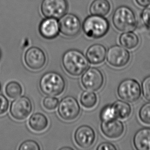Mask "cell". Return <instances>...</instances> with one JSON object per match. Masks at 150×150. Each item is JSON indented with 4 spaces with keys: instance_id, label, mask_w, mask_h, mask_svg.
I'll return each mask as SVG.
<instances>
[{
    "instance_id": "obj_23",
    "label": "cell",
    "mask_w": 150,
    "mask_h": 150,
    "mask_svg": "<svg viewBox=\"0 0 150 150\" xmlns=\"http://www.w3.org/2000/svg\"><path fill=\"white\" fill-rule=\"evenodd\" d=\"M23 89L20 83L15 81H10L5 87V93L8 98L16 99L22 94Z\"/></svg>"
},
{
    "instance_id": "obj_14",
    "label": "cell",
    "mask_w": 150,
    "mask_h": 150,
    "mask_svg": "<svg viewBox=\"0 0 150 150\" xmlns=\"http://www.w3.org/2000/svg\"><path fill=\"white\" fill-rule=\"evenodd\" d=\"M101 132L108 138L116 139L124 133V124L119 120L114 119L109 121H102L100 125Z\"/></svg>"
},
{
    "instance_id": "obj_30",
    "label": "cell",
    "mask_w": 150,
    "mask_h": 150,
    "mask_svg": "<svg viewBox=\"0 0 150 150\" xmlns=\"http://www.w3.org/2000/svg\"><path fill=\"white\" fill-rule=\"evenodd\" d=\"M9 107V102L7 98L0 94V115L5 113Z\"/></svg>"
},
{
    "instance_id": "obj_10",
    "label": "cell",
    "mask_w": 150,
    "mask_h": 150,
    "mask_svg": "<svg viewBox=\"0 0 150 150\" xmlns=\"http://www.w3.org/2000/svg\"><path fill=\"white\" fill-rule=\"evenodd\" d=\"M81 82L86 89L96 91L99 90L103 86L104 77L100 70L92 67L86 70L81 76Z\"/></svg>"
},
{
    "instance_id": "obj_2",
    "label": "cell",
    "mask_w": 150,
    "mask_h": 150,
    "mask_svg": "<svg viewBox=\"0 0 150 150\" xmlns=\"http://www.w3.org/2000/svg\"><path fill=\"white\" fill-rule=\"evenodd\" d=\"M41 91L46 96H57L64 91L65 79L56 72H48L42 76L39 82Z\"/></svg>"
},
{
    "instance_id": "obj_31",
    "label": "cell",
    "mask_w": 150,
    "mask_h": 150,
    "mask_svg": "<svg viewBox=\"0 0 150 150\" xmlns=\"http://www.w3.org/2000/svg\"><path fill=\"white\" fill-rule=\"evenodd\" d=\"M98 150H116L117 148L111 143L104 142L101 143L96 148Z\"/></svg>"
},
{
    "instance_id": "obj_8",
    "label": "cell",
    "mask_w": 150,
    "mask_h": 150,
    "mask_svg": "<svg viewBox=\"0 0 150 150\" xmlns=\"http://www.w3.org/2000/svg\"><path fill=\"white\" fill-rule=\"evenodd\" d=\"M41 11L46 18H61L68 9L66 0H43Z\"/></svg>"
},
{
    "instance_id": "obj_3",
    "label": "cell",
    "mask_w": 150,
    "mask_h": 150,
    "mask_svg": "<svg viewBox=\"0 0 150 150\" xmlns=\"http://www.w3.org/2000/svg\"><path fill=\"white\" fill-rule=\"evenodd\" d=\"M112 22L115 28L122 32L132 31L137 26L135 14L131 8L126 6H120L115 10Z\"/></svg>"
},
{
    "instance_id": "obj_15",
    "label": "cell",
    "mask_w": 150,
    "mask_h": 150,
    "mask_svg": "<svg viewBox=\"0 0 150 150\" xmlns=\"http://www.w3.org/2000/svg\"><path fill=\"white\" fill-rule=\"evenodd\" d=\"M39 30L41 36L44 39H54L59 33V22L57 18H46L41 22Z\"/></svg>"
},
{
    "instance_id": "obj_19",
    "label": "cell",
    "mask_w": 150,
    "mask_h": 150,
    "mask_svg": "<svg viewBox=\"0 0 150 150\" xmlns=\"http://www.w3.org/2000/svg\"><path fill=\"white\" fill-rule=\"evenodd\" d=\"M111 8L108 0H94L90 7V12L93 15L105 16L109 13Z\"/></svg>"
},
{
    "instance_id": "obj_27",
    "label": "cell",
    "mask_w": 150,
    "mask_h": 150,
    "mask_svg": "<svg viewBox=\"0 0 150 150\" xmlns=\"http://www.w3.org/2000/svg\"><path fill=\"white\" fill-rule=\"evenodd\" d=\"M19 150H40V146L35 141L28 140L21 144L18 148Z\"/></svg>"
},
{
    "instance_id": "obj_20",
    "label": "cell",
    "mask_w": 150,
    "mask_h": 150,
    "mask_svg": "<svg viewBox=\"0 0 150 150\" xmlns=\"http://www.w3.org/2000/svg\"><path fill=\"white\" fill-rule=\"evenodd\" d=\"M111 105L116 118L125 120L131 115L132 111L131 107L126 101L118 100L115 101Z\"/></svg>"
},
{
    "instance_id": "obj_32",
    "label": "cell",
    "mask_w": 150,
    "mask_h": 150,
    "mask_svg": "<svg viewBox=\"0 0 150 150\" xmlns=\"http://www.w3.org/2000/svg\"><path fill=\"white\" fill-rule=\"evenodd\" d=\"M137 4L142 7H146L150 4V0H135Z\"/></svg>"
},
{
    "instance_id": "obj_1",
    "label": "cell",
    "mask_w": 150,
    "mask_h": 150,
    "mask_svg": "<svg viewBox=\"0 0 150 150\" xmlns=\"http://www.w3.org/2000/svg\"><path fill=\"white\" fill-rule=\"evenodd\" d=\"M63 67L66 71L73 76H79L88 69L89 62L81 51L70 49L63 54Z\"/></svg>"
},
{
    "instance_id": "obj_29",
    "label": "cell",
    "mask_w": 150,
    "mask_h": 150,
    "mask_svg": "<svg viewBox=\"0 0 150 150\" xmlns=\"http://www.w3.org/2000/svg\"><path fill=\"white\" fill-rule=\"evenodd\" d=\"M141 18L145 26L150 28V4L146 6L144 9L142 10Z\"/></svg>"
},
{
    "instance_id": "obj_6",
    "label": "cell",
    "mask_w": 150,
    "mask_h": 150,
    "mask_svg": "<svg viewBox=\"0 0 150 150\" xmlns=\"http://www.w3.org/2000/svg\"><path fill=\"white\" fill-rule=\"evenodd\" d=\"M58 105L59 115L65 120H73L79 116L81 107L74 97L70 96L65 97L61 100Z\"/></svg>"
},
{
    "instance_id": "obj_22",
    "label": "cell",
    "mask_w": 150,
    "mask_h": 150,
    "mask_svg": "<svg viewBox=\"0 0 150 150\" xmlns=\"http://www.w3.org/2000/svg\"><path fill=\"white\" fill-rule=\"evenodd\" d=\"M97 101V96L92 91H85L81 93L80 103L83 107L87 109H92L96 106Z\"/></svg>"
},
{
    "instance_id": "obj_17",
    "label": "cell",
    "mask_w": 150,
    "mask_h": 150,
    "mask_svg": "<svg viewBox=\"0 0 150 150\" xmlns=\"http://www.w3.org/2000/svg\"><path fill=\"white\" fill-rule=\"evenodd\" d=\"M133 144L137 150H150V128H142L137 131L134 135Z\"/></svg>"
},
{
    "instance_id": "obj_24",
    "label": "cell",
    "mask_w": 150,
    "mask_h": 150,
    "mask_svg": "<svg viewBox=\"0 0 150 150\" xmlns=\"http://www.w3.org/2000/svg\"><path fill=\"white\" fill-rule=\"evenodd\" d=\"M140 120L144 124L150 125V102L145 103L139 111Z\"/></svg>"
},
{
    "instance_id": "obj_21",
    "label": "cell",
    "mask_w": 150,
    "mask_h": 150,
    "mask_svg": "<svg viewBox=\"0 0 150 150\" xmlns=\"http://www.w3.org/2000/svg\"><path fill=\"white\" fill-rule=\"evenodd\" d=\"M120 43L127 49H133L138 46L139 39L137 35L133 32H125L120 36Z\"/></svg>"
},
{
    "instance_id": "obj_16",
    "label": "cell",
    "mask_w": 150,
    "mask_h": 150,
    "mask_svg": "<svg viewBox=\"0 0 150 150\" xmlns=\"http://www.w3.org/2000/svg\"><path fill=\"white\" fill-rule=\"evenodd\" d=\"M106 53V49L103 45L96 44L88 49L86 57L91 64L98 65L103 63L105 60Z\"/></svg>"
},
{
    "instance_id": "obj_12",
    "label": "cell",
    "mask_w": 150,
    "mask_h": 150,
    "mask_svg": "<svg viewBox=\"0 0 150 150\" xmlns=\"http://www.w3.org/2000/svg\"><path fill=\"white\" fill-rule=\"evenodd\" d=\"M46 61L47 58L45 53L39 47H31L25 53V63L29 68L33 70L43 68Z\"/></svg>"
},
{
    "instance_id": "obj_4",
    "label": "cell",
    "mask_w": 150,
    "mask_h": 150,
    "mask_svg": "<svg viewBox=\"0 0 150 150\" xmlns=\"http://www.w3.org/2000/svg\"><path fill=\"white\" fill-rule=\"evenodd\" d=\"M109 27V23L104 16L92 14L83 21V29L90 38L100 39L107 33Z\"/></svg>"
},
{
    "instance_id": "obj_5",
    "label": "cell",
    "mask_w": 150,
    "mask_h": 150,
    "mask_svg": "<svg viewBox=\"0 0 150 150\" xmlns=\"http://www.w3.org/2000/svg\"><path fill=\"white\" fill-rule=\"evenodd\" d=\"M141 93L140 85L135 79H124L118 87V96L125 101L130 103L137 101L140 98Z\"/></svg>"
},
{
    "instance_id": "obj_18",
    "label": "cell",
    "mask_w": 150,
    "mask_h": 150,
    "mask_svg": "<svg viewBox=\"0 0 150 150\" xmlns=\"http://www.w3.org/2000/svg\"><path fill=\"white\" fill-rule=\"evenodd\" d=\"M28 124L32 130L36 132H41L47 128L48 125V120L44 114L41 113H35L29 118Z\"/></svg>"
},
{
    "instance_id": "obj_28",
    "label": "cell",
    "mask_w": 150,
    "mask_h": 150,
    "mask_svg": "<svg viewBox=\"0 0 150 150\" xmlns=\"http://www.w3.org/2000/svg\"><path fill=\"white\" fill-rule=\"evenodd\" d=\"M142 90L144 98L150 102V75L146 77L142 81Z\"/></svg>"
},
{
    "instance_id": "obj_7",
    "label": "cell",
    "mask_w": 150,
    "mask_h": 150,
    "mask_svg": "<svg viewBox=\"0 0 150 150\" xmlns=\"http://www.w3.org/2000/svg\"><path fill=\"white\" fill-rule=\"evenodd\" d=\"M59 32L69 38L75 37L81 30V22L74 14L68 13L62 16L59 20Z\"/></svg>"
},
{
    "instance_id": "obj_33",
    "label": "cell",
    "mask_w": 150,
    "mask_h": 150,
    "mask_svg": "<svg viewBox=\"0 0 150 150\" xmlns=\"http://www.w3.org/2000/svg\"><path fill=\"white\" fill-rule=\"evenodd\" d=\"M73 150V149L70 147H65V148H62L60 149V150Z\"/></svg>"
},
{
    "instance_id": "obj_25",
    "label": "cell",
    "mask_w": 150,
    "mask_h": 150,
    "mask_svg": "<svg viewBox=\"0 0 150 150\" xmlns=\"http://www.w3.org/2000/svg\"><path fill=\"white\" fill-rule=\"evenodd\" d=\"M101 121H109L116 119L115 114L111 105H107L103 108L100 113Z\"/></svg>"
},
{
    "instance_id": "obj_13",
    "label": "cell",
    "mask_w": 150,
    "mask_h": 150,
    "mask_svg": "<svg viewBox=\"0 0 150 150\" xmlns=\"http://www.w3.org/2000/svg\"><path fill=\"white\" fill-rule=\"evenodd\" d=\"M96 137V133L93 129L87 125L80 126L74 134L75 142L81 148L91 147L95 142Z\"/></svg>"
},
{
    "instance_id": "obj_11",
    "label": "cell",
    "mask_w": 150,
    "mask_h": 150,
    "mask_svg": "<svg viewBox=\"0 0 150 150\" xmlns=\"http://www.w3.org/2000/svg\"><path fill=\"white\" fill-rule=\"evenodd\" d=\"M129 51L119 45L109 48L107 54V60L110 65L116 68H122L127 65L130 60Z\"/></svg>"
},
{
    "instance_id": "obj_9",
    "label": "cell",
    "mask_w": 150,
    "mask_h": 150,
    "mask_svg": "<svg viewBox=\"0 0 150 150\" xmlns=\"http://www.w3.org/2000/svg\"><path fill=\"white\" fill-rule=\"evenodd\" d=\"M32 111L33 105L31 100L24 96L16 98L10 105V114L17 120H26Z\"/></svg>"
},
{
    "instance_id": "obj_26",
    "label": "cell",
    "mask_w": 150,
    "mask_h": 150,
    "mask_svg": "<svg viewBox=\"0 0 150 150\" xmlns=\"http://www.w3.org/2000/svg\"><path fill=\"white\" fill-rule=\"evenodd\" d=\"M59 100L57 98L49 96L44 99L43 101V106L48 110H54L59 105Z\"/></svg>"
},
{
    "instance_id": "obj_34",
    "label": "cell",
    "mask_w": 150,
    "mask_h": 150,
    "mask_svg": "<svg viewBox=\"0 0 150 150\" xmlns=\"http://www.w3.org/2000/svg\"><path fill=\"white\" fill-rule=\"evenodd\" d=\"M0 89H1V86H0Z\"/></svg>"
}]
</instances>
